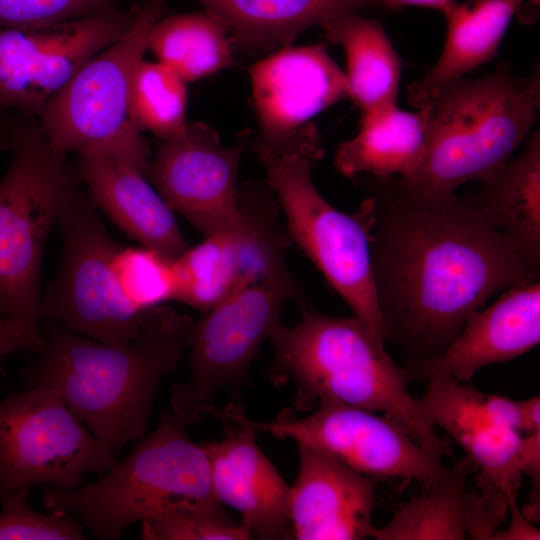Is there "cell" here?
Masks as SVG:
<instances>
[{"label": "cell", "instance_id": "6da1fadb", "mask_svg": "<svg viewBox=\"0 0 540 540\" xmlns=\"http://www.w3.org/2000/svg\"><path fill=\"white\" fill-rule=\"evenodd\" d=\"M359 209L384 340L405 364L442 353L494 294L539 280L540 271L464 197L413 204L376 181Z\"/></svg>", "mask_w": 540, "mask_h": 540}, {"label": "cell", "instance_id": "7a4b0ae2", "mask_svg": "<svg viewBox=\"0 0 540 540\" xmlns=\"http://www.w3.org/2000/svg\"><path fill=\"white\" fill-rule=\"evenodd\" d=\"M194 321L169 306L152 309L141 333L111 344L47 320L40 358L20 373L26 387L57 391L114 454L145 436L162 380L176 370Z\"/></svg>", "mask_w": 540, "mask_h": 540}, {"label": "cell", "instance_id": "3957f363", "mask_svg": "<svg viewBox=\"0 0 540 540\" xmlns=\"http://www.w3.org/2000/svg\"><path fill=\"white\" fill-rule=\"evenodd\" d=\"M539 102L538 66L522 76L501 63L482 77L446 83L421 107L428 129L416 169L404 178L376 180L405 202L452 200L460 186L485 181L509 160L533 125Z\"/></svg>", "mask_w": 540, "mask_h": 540}, {"label": "cell", "instance_id": "277c9868", "mask_svg": "<svg viewBox=\"0 0 540 540\" xmlns=\"http://www.w3.org/2000/svg\"><path fill=\"white\" fill-rule=\"evenodd\" d=\"M269 339L275 351L270 378L277 385H293L297 410L308 411L330 400L382 412L399 421L426 449L441 457L453 455L451 441L421 414L404 367L362 319L303 308L297 325L280 322Z\"/></svg>", "mask_w": 540, "mask_h": 540}, {"label": "cell", "instance_id": "5b68a950", "mask_svg": "<svg viewBox=\"0 0 540 540\" xmlns=\"http://www.w3.org/2000/svg\"><path fill=\"white\" fill-rule=\"evenodd\" d=\"M0 149L12 160L0 180V313L34 335L40 271L49 232L69 195L84 184L75 163L54 151L36 117L0 121Z\"/></svg>", "mask_w": 540, "mask_h": 540}, {"label": "cell", "instance_id": "8992f818", "mask_svg": "<svg viewBox=\"0 0 540 540\" xmlns=\"http://www.w3.org/2000/svg\"><path fill=\"white\" fill-rule=\"evenodd\" d=\"M186 427L176 413L163 414L156 429L97 481L73 490L47 486L44 507L77 515L94 536L116 540L131 524L168 509L220 502L206 443L193 442Z\"/></svg>", "mask_w": 540, "mask_h": 540}, {"label": "cell", "instance_id": "52a82bcc", "mask_svg": "<svg viewBox=\"0 0 540 540\" xmlns=\"http://www.w3.org/2000/svg\"><path fill=\"white\" fill-rule=\"evenodd\" d=\"M164 8L165 0H146L126 31L44 106L37 119L54 151L112 157L147 175V149L131 117L132 86L151 28Z\"/></svg>", "mask_w": 540, "mask_h": 540}, {"label": "cell", "instance_id": "ba28073f", "mask_svg": "<svg viewBox=\"0 0 540 540\" xmlns=\"http://www.w3.org/2000/svg\"><path fill=\"white\" fill-rule=\"evenodd\" d=\"M292 243L311 260L351 308L384 339L370 259L368 223L362 211H339L318 191L312 170L322 147L273 155L256 152ZM385 341V340H384Z\"/></svg>", "mask_w": 540, "mask_h": 540}, {"label": "cell", "instance_id": "9c48e42d", "mask_svg": "<svg viewBox=\"0 0 540 540\" xmlns=\"http://www.w3.org/2000/svg\"><path fill=\"white\" fill-rule=\"evenodd\" d=\"M57 222L63 241L61 264L42 294L39 321H56L111 344L136 338L151 310L136 314L120 295L112 269L120 244L107 231L87 189L80 187L69 195Z\"/></svg>", "mask_w": 540, "mask_h": 540}, {"label": "cell", "instance_id": "30bf717a", "mask_svg": "<svg viewBox=\"0 0 540 540\" xmlns=\"http://www.w3.org/2000/svg\"><path fill=\"white\" fill-rule=\"evenodd\" d=\"M296 280L243 286L194 322L187 343L190 377L172 387V412L187 425L211 416L216 394L245 382L263 341L280 323L285 304L301 302Z\"/></svg>", "mask_w": 540, "mask_h": 540}, {"label": "cell", "instance_id": "8fae6325", "mask_svg": "<svg viewBox=\"0 0 540 540\" xmlns=\"http://www.w3.org/2000/svg\"><path fill=\"white\" fill-rule=\"evenodd\" d=\"M117 461L54 389L27 387L0 402V496L38 484L73 490Z\"/></svg>", "mask_w": 540, "mask_h": 540}, {"label": "cell", "instance_id": "7c38bea8", "mask_svg": "<svg viewBox=\"0 0 540 540\" xmlns=\"http://www.w3.org/2000/svg\"><path fill=\"white\" fill-rule=\"evenodd\" d=\"M267 182L240 187L235 219L176 258L178 301L202 313L250 284L295 280L286 263L292 244Z\"/></svg>", "mask_w": 540, "mask_h": 540}, {"label": "cell", "instance_id": "4fadbf2b", "mask_svg": "<svg viewBox=\"0 0 540 540\" xmlns=\"http://www.w3.org/2000/svg\"><path fill=\"white\" fill-rule=\"evenodd\" d=\"M255 425L258 432L315 447L379 482L403 479L427 489L452 472L441 456L422 446L393 417L336 401H322L302 418L286 409L275 420Z\"/></svg>", "mask_w": 540, "mask_h": 540}, {"label": "cell", "instance_id": "5bb4252c", "mask_svg": "<svg viewBox=\"0 0 540 540\" xmlns=\"http://www.w3.org/2000/svg\"><path fill=\"white\" fill-rule=\"evenodd\" d=\"M134 14L113 5L64 22L0 28V109L37 118L88 60L126 31Z\"/></svg>", "mask_w": 540, "mask_h": 540}, {"label": "cell", "instance_id": "9a60e30c", "mask_svg": "<svg viewBox=\"0 0 540 540\" xmlns=\"http://www.w3.org/2000/svg\"><path fill=\"white\" fill-rule=\"evenodd\" d=\"M426 382L425 393L416 398L421 414L464 450L477 472L479 495L507 511L522 478L519 400L483 393L446 377H430Z\"/></svg>", "mask_w": 540, "mask_h": 540}, {"label": "cell", "instance_id": "2e32d148", "mask_svg": "<svg viewBox=\"0 0 540 540\" xmlns=\"http://www.w3.org/2000/svg\"><path fill=\"white\" fill-rule=\"evenodd\" d=\"M260 133L255 152L273 155L321 146L310 120L348 98L345 73L322 44L283 46L250 69Z\"/></svg>", "mask_w": 540, "mask_h": 540}, {"label": "cell", "instance_id": "e0dca14e", "mask_svg": "<svg viewBox=\"0 0 540 540\" xmlns=\"http://www.w3.org/2000/svg\"><path fill=\"white\" fill-rule=\"evenodd\" d=\"M248 133L224 146L210 126L186 123L158 146L147 176L168 206L207 237L236 217L238 168Z\"/></svg>", "mask_w": 540, "mask_h": 540}, {"label": "cell", "instance_id": "ac0fdd59", "mask_svg": "<svg viewBox=\"0 0 540 540\" xmlns=\"http://www.w3.org/2000/svg\"><path fill=\"white\" fill-rule=\"evenodd\" d=\"M211 416L224 429L223 440L206 443L216 497L240 513L251 536L289 538L290 486L259 448L255 421L238 401L216 407Z\"/></svg>", "mask_w": 540, "mask_h": 540}, {"label": "cell", "instance_id": "d6986e66", "mask_svg": "<svg viewBox=\"0 0 540 540\" xmlns=\"http://www.w3.org/2000/svg\"><path fill=\"white\" fill-rule=\"evenodd\" d=\"M296 444L299 470L289 492L291 538L369 537L379 481L352 470L315 447Z\"/></svg>", "mask_w": 540, "mask_h": 540}, {"label": "cell", "instance_id": "ffe728a7", "mask_svg": "<svg viewBox=\"0 0 540 540\" xmlns=\"http://www.w3.org/2000/svg\"><path fill=\"white\" fill-rule=\"evenodd\" d=\"M540 341V281L504 290L488 308L473 312L439 355L406 363L408 379L446 377L469 381L485 366L519 357Z\"/></svg>", "mask_w": 540, "mask_h": 540}, {"label": "cell", "instance_id": "44dd1931", "mask_svg": "<svg viewBox=\"0 0 540 540\" xmlns=\"http://www.w3.org/2000/svg\"><path fill=\"white\" fill-rule=\"evenodd\" d=\"M76 165L96 207L131 239L171 258L190 247L145 172L103 155L78 156Z\"/></svg>", "mask_w": 540, "mask_h": 540}, {"label": "cell", "instance_id": "7402d4cb", "mask_svg": "<svg viewBox=\"0 0 540 540\" xmlns=\"http://www.w3.org/2000/svg\"><path fill=\"white\" fill-rule=\"evenodd\" d=\"M463 197L540 271V133L524 150Z\"/></svg>", "mask_w": 540, "mask_h": 540}, {"label": "cell", "instance_id": "603a6c76", "mask_svg": "<svg viewBox=\"0 0 540 540\" xmlns=\"http://www.w3.org/2000/svg\"><path fill=\"white\" fill-rule=\"evenodd\" d=\"M527 0H468L443 15L446 38L437 62L407 88L408 102L420 109L442 85L472 72L497 54L513 16Z\"/></svg>", "mask_w": 540, "mask_h": 540}, {"label": "cell", "instance_id": "cb8c5ba5", "mask_svg": "<svg viewBox=\"0 0 540 540\" xmlns=\"http://www.w3.org/2000/svg\"><path fill=\"white\" fill-rule=\"evenodd\" d=\"M427 115L397 105L362 115L356 136L340 143L335 168L353 178L368 173L376 179L404 178L418 166L427 141Z\"/></svg>", "mask_w": 540, "mask_h": 540}, {"label": "cell", "instance_id": "d4e9b609", "mask_svg": "<svg viewBox=\"0 0 540 540\" xmlns=\"http://www.w3.org/2000/svg\"><path fill=\"white\" fill-rule=\"evenodd\" d=\"M230 29L235 48L248 52L287 46L304 30L378 0H197Z\"/></svg>", "mask_w": 540, "mask_h": 540}, {"label": "cell", "instance_id": "484cf974", "mask_svg": "<svg viewBox=\"0 0 540 540\" xmlns=\"http://www.w3.org/2000/svg\"><path fill=\"white\" fill-rule=\"evenodd\" d=\"M321 27L327 40L345 52L348 98L362 115L396 105L401 60L383 26L350 11Z\"/></svg>", "mask_w": 540, "mask_h": 540}, {"label": "cell", "instance_id": "4316f807", "mask_svg": "<svg viewBox=\"0 0 540 540\" xmlns=\"http://www.w3.org/2000/svg\"><path fill=\"white\" fill-rule=\"evenodd\" d=\"M147 49L192 82L231 66L235 44L229 27L204 10L161 17L151 28Z\"/></svg>", "mask_w": 540, "mask_h": 540}, {"label": "cell", "instance_id": "83f0119b", "mask_svg": "<svg viewBox=\"0 0 540 540\" xmlns=\"http://www.w3.org/2000/svg\"><path fill=\"white\" fill-rule=\"evenodd\" d=\"M475 468L465 456L442 483L410 499L382 527L372 525L377 540H460L467 533V478Z\"/></svg>", "mask_w": 540, "mask_h": 540}, {"label": "cell", "instance_id": "f1b7e54d", "mask_svg": "<svg viewBox=\"0 0 540 540\" xmlns=\"http://www.w3.org/2000/svg\"><path fill=\"white\" fill-rule=\"evenodd\" d=\"M186 83L167 65L142 60L134 75L131 97L136 128L162 140L180 131L187 123Z\"/></svg>", "mask_w": 540, "mask_h": 540}, {"label": "cell", "instance_id": "f546056e", "mask_svg": "<svg viewBox=\"0 0 540 540\" xmlns=\"http://www.w3.org/2000/svg\"><path fill=\"white\" fill-rule=\"evenodd\" d=\"M112 269L120 295L136 314L176 300L175 258L144 246L120 244L112 258Z\"/></svg>", "mask_w": 540, "mask_h": 540}, {"label": "cell", "instance_id": "4dcf8cb0", "mask_svg": "<svg viewBox=\"0 0 540 540\" xmlns=\"http://www.w3.org/2000/svg\"><path fill=\"white\" fill-rule=\"evenodd\" d=\"M146 540H246L252 536L220 502L181 506L142 521Z\"/></svg>", "mask_w": 540, "mask_h": 540}, {"label": "cell", "instance_id": "1f68e13d", "mask_svg": "<svg viewBox=\"0 0 540 540\" xmlns=\"http://www.w3.org/2000/svg\"><path fill=\"white\" fill-rule=\"evenodd\" d=\"M0 540H81L85 536L73 514L39 513L29 505V487L0 496Z\"/></svg>", "mask_w": 540, "mask_h": 540}, {"label": "cell", "instance_id": "d6a6232c", "mask_svg": "<svg viewBox=\"0 0 540 540\" xmlns=\"http://www.w3.org/2000/svg\"><path fill=\"white\" fill-rule=\"evenodd\" d=\"M119 0H0V28H28L85 17Z\"/></svg>", "mask_w": 540, "mask_h": 540}, {"label": "cell", "instance_id": "836d02e7", "mask_svg": "<svg viewBox=\"0 0 540 540\" xmlns=\"http://www.w3.org/2000/svg\"><path fill=\"white\" fill-rule=\"evenodd\" d=\"M520 468L531 481V506L524 510V515L531 521L539 517L540 496V430L523 435L520 446Z\"/></svg>", "mask_w": 540, "mask_h": 540}, {"label": "cell", "instance_id": "e575fe53", "mask_svg": "<svg viewBox=\"0 0 540 540\" xmlns=\"http://www.w3.org/2000/svg\"><path fill=\"white\" fill-rule=\"evenodd\" d=\"M44 335H34L0 313V366L5 356L19 351L40 354Z\"/></svg>", "mask_w": 540, "mask_h": 540}, {"label": "cell", "instance_id": "d590c367", "mask_svg": "<svg viewBox=\"0 0 540 540\" xmlns=\"http://www.w3.org/2000/svg\"><path fill=\"white\" fill-rule=\"evenodd\" d=\"M509 509L512 512V519L509 526L505 530L498 529L492 539L496 540H535L540 539L539 530L536 529L531 523L530 520L524 515L523 512H520L517 504L516 498H513L509 501Z\"/></svg>", "mask_w": 540, "mask_h": 540}, {"label": "cell", "instance_id": "8d00e7d4", "mask_svg": "<svg viewBox=\"0 0 540 540\" xmlns=\"http://www.w3.org/2000/svg\"><path fill=\"white\" fill-rule=\"evenodd\" d=\"M457 2V0H378L379 7L387 11L404 6H420L438 10L442 14L451 9Z\"/></svg>", "mask_w": 540, "mask_h": 540}, {"label": "cell", "instance_id": "74e56055", "mask_svg": "<svg viewBox=\"0 0 540 540\" xmlns=\"http://www.w3.org/2000/svg\"><path fill=\"white\" fill-rule=\"evenodd\" d=\"M523 421V433L528 434L540 430V398L534 396L519 400Z\"/></svg>", "mask_w": 540, "mask_h": 540}]
</instances>
